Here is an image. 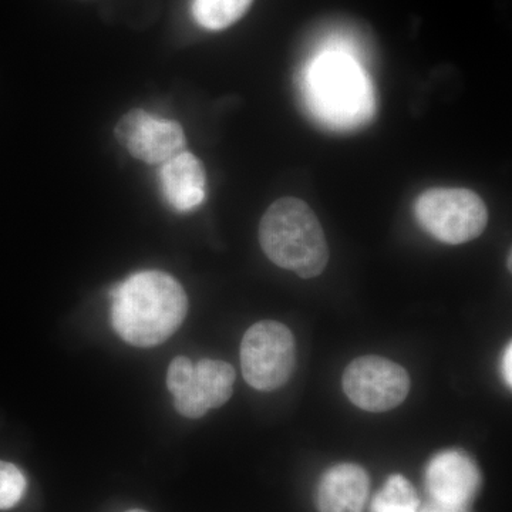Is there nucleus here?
I'll list each match as a JSON object with an SVG mask.
<instances>
[{"mask_svg": "<svg viewBox=\"0 0 512 512\" xmlns=\"http://www.w3.org/2000/svg\"><path fill=\"white\" fill-rule=\"evenodd\" d=\"M111 323L128 345L153 348L177 332L188 312L183 286L161 271L128 276L110 292Z\"/></svg>", "mask_w": 512, "mask_h": 512, "instance_id": "obj_1", "label": "nucleus"}, {"mask_svg": "<svg viewBox=\"0 0 512 512\" xmlns=\"http://www.w3.org/2000/svg\"><path fill=\"white\" fill-rule=\"evenodd\" d=\"M259 244L275 265L302 279L316 278L329 262L322 225L299 198H281L266 210L259 224Z\"/></svg>", "mask_w": 512, "mask_h": 512, "instance_id": "obj_2", "label": "nucleus"}, {"mask_svg": "<svg viewBox=\"0 0 512 512\" xmlns=\"http://www.w3.org/2000/svg\"><path fill=\"white\" fill-rule=\"evenodd\" d=\"M306 96L315 116L335 130L357 127L372 116L369 80L355 60L342 53H326L312 63Z\"/></svg>", "mask_w": 512, "mask_h": 512, "instance_id": "obj_3", "label": "nucleus"}, {"mask_svg": "<svg viewBox=\"0 0 512 512\" xmlns=\"http://www.w3.org/2000/svg\"><path fill=\"white\" fill-rule=\"evenodd\" d=\"M414 217L427 234L448 245L480 237L488 224L483 198L467 188H429L414 201Z\"/></svg>", "mask_w": 512, "mask_h": 512, "instance_id": "obj_4", "label": "nucleus"}, {"mask_svg": "<svg viewBox=\"0 0 512 512\" xmlns=\"http://www.w3.org/2000/svg\"><path fill=\"white\" fill-rule=\"evenodd\" d=\"M242 375L259 392H274L289 382L296 367V343L284 323L261 320L241 343Z\"/></svg>", "mask_w": 512, "mask_h": 512, "instance_id": "obj_5", "label": "nucleus"}, {"mask_svg": "<svg viewBox=\"0 0 512 512\" xmlns=\"http://www.w3.org/2000/svg\"><path fill=\"white\" fill-rule=\"evenodd\" d=\"M234 383V367L222 360L202 359L194 365L188 357L178 356L168 367V390L175 409L187 419H200L227 403Z\"/></svg>", "mask_w": 512, "mask_h": 512, "instance_id": "obj_6", "label": "nucleus"}, {"mask_svg": "<svg viewBox=\"0 0 512 512\" xmlns=\"http://www.w3.org/2000/svg\"><path fill=\"white\" fill-rule=\"evenodd\" d=\"M342 383L350 402L370 413L396 409L410 392L407 370L386 357L376 355L353 360L343 373Z\"/></svg>", "mask_w": 512, "mask_h": 512, "instance_id": "obj_7", "label": "nucleus"}, {"mask_svg": "<svg viewBox=\"0 0 512 512\" xmlns=\"http://www.w3.org/2000/svg\"><path fill=\"white\" fill-rule=\"evenodd\" d=\"M116 137L131 156L147 164H163L183 153L187 146L180 123L158 119L140 109L128 111L121 117Z\"/></svg>", "mask_w": 512, "mask_h": 512, "instance_id": "obj_8", "label": "nucleus"}, {"mask_svg": "<svg viewBox=\"0 0 512 512\" xmlns=\"http://www.w3.org/2000/svg\"><path fill=\"white\" fill-rule=\"evenodd\" d=\"M426 487L433 501L467 508L480 490L481 473L466 451H441L427 466Z\"/></svg>", "mask_w": 512, "mask_h": 512, "instance_id": "obj_9", "label": "nucleus"}, {"mask_svg": "<svg viewBox=\"0 0 512 512\" xmlns=\"http://www.w3.org/2000/svg\"><path fill=\"white\" fill-rule=\"evenodd\" d=\"M161 191L175 211L188 212L200 207L207 194V173L200 158L183 151L163 163Z\"/></svg>", "mask_w": 512, "mask_h": 512, "instance_id": "obj_10", "label": "nucleus"}, {"mask_svg": "<svg viewBox=\"0 0 512 512\" xmlns=\"http://www.w3.org/2000/svg\"><path fill=\"white\" fill-rule=\"evenodd\" d=\"M369 488L365 468L352 463L338 464L320 478L316 507L319 512H363Z\"/></svg>", "mask_w": 512, "mask_h": 512, "instance_id": "obj_11", "label": "nucleus"}, {"mask_svg": "<svg viewBox=\"0 0 512 512\" xmlns=\"http://www.w3.org/2000/svg\"><path fill=\"white\" fill-rule=\"evenodd\" d=\"M254 0H192L195 22L208 30H222L238 22Z\"/></svg>", "mask_w": 512, "mask_h": 512, "instance_id": "obj_12", "label": "nucleus"}, {"mask_svg": "<svg viewBox=\"0 0 512 512\" xmlns=\"http://www.w3.org/2000/svg\"><path fill=\"white\" fill-rule=\"evenodd\" d=\"M372 512H419V498L412 483L400 474L389 477L373 498Z\"/></svg>", "mask_w": 512, "mask_h": 512, "instance_id": "obj_13", "label": "nucleus"}, {"mask_svg": "<svg viewBox=\"0 0 512 512\" xmlns=\"http://www.w3.org/2000/svg\"><path fill=\"white\" fill-rule=\"evenodd\" d=\"M26 477L15 464L0 461V511L10 510L22 500Z\"/></svg>", "mask_w": 512, "mask_h": 512, "instance_id": "obj_14", "label": "nucleus"}, {"mask_svg": "<svg viewBox=\"0 0 512 512\" xmlns=\"http://www.w3.org/2000/svg\"><path fill=\"white\" fill-rule=\"evenodd\" d=\"M419 512H468L464 507H451V505L440 504L437 501H431L424 505Z\"/></svg>", "mask_w": 512, "mask_h": 512, "instance_id": "obj_15", "label": "nucleus"}, {"mask_svg": "<svg viewBox=\"0 0 512 512\" xmlns=\"http://www.w3.org/2000/svg\"><path fill=\"white\" fill-rule=\"evenodd\" d=\"M511 359H512V345L507 346L503 357V376L505 383L511 387L512 384V372H511Z\"/></svg>", "mask_w": 512, "mask_h": 512, "instance_id": "obj_16", "label": "nucleus"}, {"mask_svg": "<svg viewBox=\"0 0 512 512\" xmlns=\"http://www.w3.org/2000/svg\"><path fill=\"white\" fill-rule=\"evenodd\" d=\"M127 512H147V511H143V510H131V511H127Z\"/></svg>", "mask_w": 512, "mask_h": 512, "instance_id": "obj_17", "label": "nucleus"}]
</instances>
